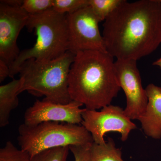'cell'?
Segmentation results:
<instances>
[{
  "instance_id": "obj_6",
  "label": "cell",
  "mask_w": 161,
  "mask_h": 161,
  "mask_svg": "<svg viewBox=\"0 0 161 161\" xmlns=\"http://www.w3.org/2000/svg\"><path fill=\"white\" fill-rule=\"evenodd\" d=\"M69 51L76 54L79 52H107L98 20L89 6L71 14H67Z\"/></svg>"
},
{
  "instance_id": "obj_14",
  "label": "cell",
  "mask_w": 161,
  "mask_h": 161,
  "mask_svg": "<svg viewBox=\"0 0 161 161\" xmlns=\"http://www.w3.org/2000/svg\"><path fill=\"white\" fill-rule=\"evenodd\" d=\"M123 0H89V5L100 22L105 21Z\"/></svg>"
},
{
  "instance_id": "obj_7",
  "label": "cell",
  "mask_w": 161,
  "mask_h": 161,
  "mask_svg": "<svg viewBox=\"0 0 161 161\" xmlns=\"http://www.w3.org/2000/svg\"><path fill=\"white\" fill-rule=\"evenodd\" d=\"M81 125L91 133L94 142L105 143L104 136L108 132L120 133L121 140L125 142L129 138L131 131L136 126L124 112L122 108L110 104L100 111L85 108L82 114Z\"/></svg>"
},
{
  "instance_id": "obj_12",
  "label": "cell",
  "mask_w": 161,
  "mask_h": 161,
  "mask_svg": "<svg viewBox=\"0 0 161 161\" xmlns=\"http://www.w3.org/2000/svg\"><path fill=\"white\" fill-rule=\"evenodd\" d=\"M22 85V79L12 81L0 86V127L6 126L9 123L10 113L19 104L18 95Z\"/></svg>"
},
{
  "instance_id": "obj_4",
  "label": "cell",
  "mask_w": 161,
  "mask_h": 161,
  "mask_svg": "<svg viewBox=\"0 0 161 161\" xmlns=\"http://www.w3.org/2000/svg\"><path fill=\"white\" fill-rule=\"evenodd\" d=\"M30 32L34 30L36 40L31 48L20 52L9 68V77L14 78L26 60L50 61L60 58L69 51L67 14L52 9L40 14L29 15L26 25Z\"/></svg>"
},
{
  "instance_id": "obj_9",
  "label": "cell",
  "mask_w": 161,
  "mask_h": 161,
  "mask_svg": "<svg viewBox=\"0 0 161 161\" xmlns=\"http://www.w3.org/2000/svg\"><path fill=\"white\" fill-rule=\"evenodd\" d=\"M116 79L126 98L125 115L131 120L137 119L145 112L148 99L142 85L136 60H117L114 62Z\"/></svg>"
},
{
  "instance_id": "obj_16",
  "label": "cell",
  "mask_w": 161,
  "mask_h": 161,
  "mask_svg": "<svg viewBox=\"0 0 161 161\" xmlns=\"http://www.w3.org/2000/svg\"><path fill=\"white\" fill-rule=\"evenodd\" d=\"M88 6L89 0H53V9L61 14H71Z\"/></svg>"
},
{
  "instance_id": "obj_13",
  "label": "cell",
  "mask_w": 161,
  "mask_h": 161,
  "mask_svg": "<svg viewBox=\"0 0 161 161\" xmlns=\"http://www.w3.org/2000/svg\"><path fill=\"white\" fill-rule=\"evenodd\" d=\"M91 152L93 161H124L120 149L116 148L113 139L109 137L103 144L93 142Z\"/></svg>"
},
{
  "instance_id": "obj_20",
  "label": "cell",
  "mask_w": 161,
  "mask_h": 161,
  "mask_svg": "<svg viewBox=\"0 0 161 161\" xmlns=\"http://www.w3.org/2000/svg\"><path fill=\"white\" fill-rule=\"evenodd\" d=\"M10 69L9 67L3 60H0V82H3L9 77Z\"/></svg>"
},
{
  "instance_id": "obj_15",
  "label": "cell",
  "mask_w": 161,
  "mask_h": 161,
  "mask_svg": "<svg viewBox=\"0 0 161 161\" xmlns=\"http://www.w3.org/2000/svg\"><path fill=\"white\" fill-rule=\"evenodd\" d=\"M69 150V147L52 148L35 154L29 161H67Z\"/></svg>"
},
{
  "instance_id": "obj_3",
  "label": "cell",
  "mask_w": 161,
  "mask_h": 161,
  "mask_svg": "<svg viewBox=\"0 0 161 161\" xmlns=\"http://www.w3.org/2000/svg\"><path fill=\"white\" fill-rule=\"evenodd\" d=\"M75 54L67 51L62 57L50 61L26 60L19 69L22 79L19 94L27 91L44 100L67 104L72 101L69 92L68 77Z\"/></svg>"
},
{
  "instance_id": "obj_22",
  "label": "cell",
  "mask_w": 161,
  "mask_h": 161,
  "mask_svg": "<svg viewBox=\"0 0 161 161\" xmlns=\"http://www.w3.org/2000/svg\"></svg>"
},
{
  "instance_id": "obj_21",
  "label": "cell",
  "mask_w": 161,
  "mask_h": 161,
  "mask_svg": "<svg viewBox=\"0 0 161 161\" xmlns=\"http://www.w3.org/2000/svg\"><path fill=\"white\" fill-rule=\"evenodd\" d=\"M153 64L156 65V66H158L161 69V58L158 59V60H157L156 61H154Z\"/></svg>"
},
{
  "instance_id": "obj_19",
  "label": "cell",
  "mask_w": 161,
  "mask_h": 161,
  "mask_svg": "<svg viewBox=\"0 0 161 161\" xmlns=\"http://www.w3.org/2000/svg\"><path fill=\"white\" fill-rule=\"evenodd\" d=\"M91 145H72L69 147V150L75 157V161H93L91 152Z\"/></svg>"
},
{
  "instance_id": "obj_1",
  "label": "cell",
  "mask_w": 161,
  "mask_h": 161,
  "mask_svg": "<svg viewBox=\"0 0 161 161\" xmlns=\"http://www.w3.org/2000/svg\"><path fill=\"white\" fill-rule=\"evenodd\" d=\"M103 26L107 52L117 60L137 61L161 43V0H123Z\"/></svg>"
},
{
  "instance_id": "obj_11",
  "label": "cell",
  "mask_w": 161,
  "mask_h": 161,
  "mask_svg": "<svg viewBox=\"0 0 161 161\" xmlns=\"http://www.w3.org/2000/svg\"><path fill=\"white\" fill-rule=\"evenodd\" d=\"M148 101L147 108L138 120L146 135L161 139V87L150 84L146 88Z\"/></svg>"
},
{
  "instance_id": "obj_17",
  "label": "cell",
  "mask_w": 161,
  "mask_h": 161,
  "mask_svg": "<svg viewBox=\"0 0 161 161\" xmlns=\"http://www.w3.org/2000/svg\"><path fill=\"white\" fill-rule=\"evenodd\" d=\"M30 158L27 153L18 149L10 141L0 149V161H29Z\"/></svg>"
},
{
  "instance_id": "obj_18",
  "label": "cell",
  "mask_w": 161,
  "mask_h": 161,
  "mask_svg": "<svg viewBox=\"0 0 161 161\" xmlns=\"http://www.w3.org/2000/svg\"><path fill=\"white\" fill-rule=\"evenodd\" d=\"M22 7L29 15L40 14L53 9V0H24Z\"/></svg>"
},
{
  "instance_id": "obj_2",
  "label": "cell",
  "mask_w": 161,
  "mask_h": 161,
  "mask_svg": "<svg viewBox=\"0 0 161 161\" xmlns=\"http://www.w3.org/2000/svg\"><path fill=\"white\" fill-rule=\"evenodd\" d=\"M113 57L108 52H78L69 75L72 100L97 110L111 104L121 88L115 76Z\"/></svg>"
},
{
  "instance_id": "obj_5",
  "label": "cell",
  "mask_w": 161,
  "mask_h": 161,
  "mask_svg": "<svg viewBox=\"0 0 161 161\" xmlns=\"http://www.w3.org/2000/svg\"><path fill=\"white\" fill-rule=\"evenodd\" d=\"M18 132L21 149L30 157L52 148L90 146L94 142L91 133L83 126L74 124L46 122L29 126L23 123L19 127Z\"/></svg>"
},
{
  "instance_id": "obj_8",
  "label": "cell",
  "mask_w": 161,
  "mask_h": 161,
  "mask_svg": "<svg viewBox=\"0 0 161 161\" xmlns=\"http://www.w3.org/2000/svg\"><path fill=\"white\" fill-rule=\"evenodd\" d=\"M0 2V60L10 68L19 55L17 41L29 14L22 8L23 1Z\"/></svg>"
},
{
  "instance_id": "obj_10",
  "label": "cell",
  "mask_w": 161,
  "mask_h": 161,
  "mask_svg": "<svg viewBox=\"0 0 161 161\" xmlns=\"http://www.w3.org/2000/svg\"><path fill=\"white\" fill-rule=\"evenodd\" d=\"M82 104L72 100L67 104L57 103L48 101L37 100L26 109L24 124L33 126L46 122L64 123L78 125L82 121L84 109Z\"/></svg>"
}]
</instances>
